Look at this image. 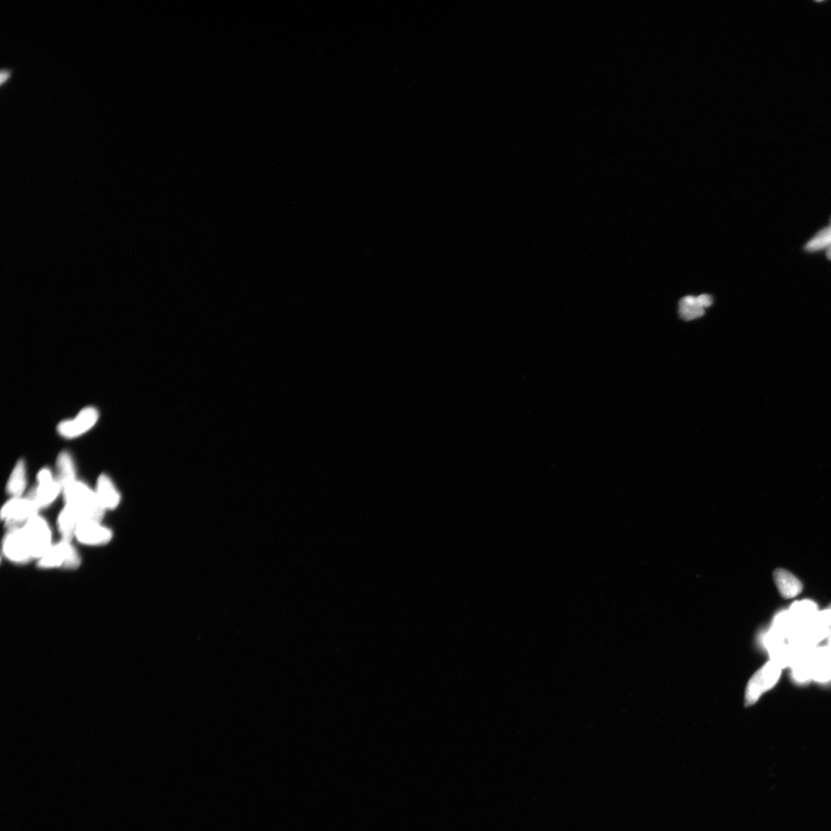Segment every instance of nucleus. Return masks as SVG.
Returning a JSON list of instances; mask_svg holds the SVG:
<instances>
[{"instance_id": "1", "label": "nucleus", "mask_w": 831, "mask_h": 831, "mask_svg": "<svg viewBox=\"0 0 831 831\" xmlns=\"http://www.w3.org/2000/svg\"><path fill=\"white\" fill-rule=\"evenodd\" d=\"M66 505L73 508L81 520L100 522L104 516V509L100 504L96 492L88 485L76 481L62 490Z\"/></svg>"}, {"instance_id": "2", "label": "nucleus", "mask_w": 831, "mask_h": 831, "mask_svg": "<svg viewBox=\"0 0 831 831\" xmlns=\"http://www.w3.org/2000/svg\"><path fill=\"white\" fill-rule=\"evenodd\" d=\"M782 669L771 661L765 664L760 670H758L750 678L748 684L746 693H745L746 705L748 706L755 705L764 693L775 687L782 676Z\"/></svg>"}, {"instance_id": "3", "label": "nucleus", "mask_w": 831, "mask_h": 831, "mask_svg": "<svg viewBox=\"0 0 831 831\" xmlns=\"http://www.w3.org/2000/svg\"><path fill=\"white\" fill-rule=\"evenodd\" d=\"M40 507L35 500L28 494L24 498H13L3 507L1 517L5 520L6 527L11 531L23 528L35 516L38 515Z\"/></svg>"}, {"instance_id": "4", "label": "nucleus", "mask_w": 831, "mask_h": 831, "mask_svg": "<svg viewBox=\"0 0 831 831\" xmlns=\"http://www.w3.org/2000/svg\"><path fill=\"white\" fill-rule=\"evenodd\" d=\"M23 532L33 559L42 558L52 547L51 531L47 522L40 516H35L28 520L23 527Z\"/></svg>"}, {"instance_id": "5", "label": "nucleus", "mask_w": 831, "mask_h": 831, "mask_svg": "<svg viewBox=\"0 0 831 831\" xmlns=\"http://www.w3.org/2000/svg\"><path fill=\"white\" fill-rule=\"evenodd\" d=\"M81 557L70 542L64 541L56 544L40 559L38 566L41 568L50 569L63 568L76 569L81 565Z\"/></svg>"}, {"instance_id": "6", "label": "nucleus", "mask_w": 831, "mask_h": 831, "mask_svg": "<svg viewBox=\"0 0 831 831\" xmlns=\"http://www.w3.org/2000/svg\"><path fill=\"white\" fill-rule=\"evenodd\" d=\"M99 420V412L95 407H85L76 418L63 420L57 427V431L67 439H74L88 432L94 427Z\"/></svg>"}, {"instance_id": "7", "label": "nucleus", "mask_w": 831, "mask_h": 831, "mask_svg": "<svg viewBox=\"0 0 831 831\" xmlns=\"http://www.w3.org/2000/svg\"><path fill=\"white\" fill-rule=\"evenodd\" d=\"M38 479V486L28 494L41 509L51 504L62 489L58 481L54 478L51 470L47 468L39 472Z\"/></svg>"}, {"instance_id": "8", "label": "nucleus", "mask_w": 831, "mask_h": 831, "mask_svg": "<svg viewBox=\"0 0 831 831\" xmlns=\"http://www.w3.org/2000/svg\"><path fill=\"white\" fill-rule=\"evenodd\" d=\"M75 536L79 541L90 546L105 545L113 537L112 532L92 520H81L79 522Z\"/></svg>"}, {"instance_id": "9", "label": "nucleus", "mask_w": 831, "mask_h": 831, "mask_svg": "<svg viewBox=\"0 0 831 831\" xmlns=\"http://www.w3.org/2000/svg\"><path fill=\"white\" fill-rule=\"evenodd\" d=\"M3 552L10 561L25 563L33 559L23 528L11 529L3 541Z\"/></svg>"}, {"instance_id": "10", "label": "nucleus", "mask_w": 831, "mask_h": 831, "mask_svg": "<svg viewBox=\"0 0 831 831\" xmlns=\"http://www.w3.org/2000/svg\"><path fill=\"white\" fill-rule=\"evenodd\" d=\"M809 657L812 680L819 684L831 682V658L826 647H816Z\"/></svg>"}, {"instance_id": "11", "label": "nucleus", "mask_w": 831, "mask_h": 831, "mask_svg": "<svg viewBox=\"0 0 831 831\" xmlns=\"http://www.w3.org/2000/svg\"><path fill=\"white\" fill-rule=\"evenodd\" d=\"M96 494L104 510H114L120 504V494L110 478L106 475L99 477Z\"/></svg>"}, {"instance_id": "12", "label": "nucleus", "mask_w": 831, "mask_h": 831, "mask_svg": "<svg viewBox=\"0 0 831 831\" xmlns=\"http://www.w3.org/2000/svg\"><path fill=\"white\" fill-rule=\"evenodd\" d=\"M773 579L780 593L786 599L798 596L803 590V585L800 580L786 570H777L773 574Z\"/></svg>"}, {"instance_id": "13", "label": "nucleus", "mask_w": 831, "mask_h": 831, "mask_svg": "<svg viewBox=\"0 0 831 831\" xmlns=\"http://www.w3.org/2000/svg\"><path fill=\"white\" fill-rule=\"evenodd\" d=\"M788 611L800 627L815 621L820 611L813 600H803L794 602Z\"/></svg>"}, {"instance_id": "14", "label": "nucleus", "mask_w": 831, "mask_h": 831, "mask_svg": "<svg viewBox=\"0 0 831 831\" xmlns=\"http://www.w3.org/2000/svg\"><path fill=\"white\" fill-rule=\"evenodd\" d=\"M56 467L58 472L57 481L62 490L77 481L73 458L67 451H63L57 458Z\"/></svg>"}, {"instance_id": "15", "label": "nucleus", "mask_w": 831, "mask_h": 831, "mask_svg": "<svg viewBox=\"0 0 831 831\" xmlns=\"http://www.w3.org/2000/svg\"><path fill=\"white\" fill-rule=\"evenodd\" d=\"M81 520L80 516L73 508L68 505L64 507L58 518V527L63 541L70 542L73 539L79 522Z\"/></svg>"}, {"instance_id": "16", "label": "nucleus", "mask_w": 831, "mask_h": 831, "mask_svg": "<svg viewBox=\"0 0 831 831\" xmlns=\"http://www.w3.org/2000/svg\"><path fill=\"white\" fill-rule=\"evenodd\" d=\"M26 464L23 460H20L16 464L15 468H13L8 484H7V492L10 494L13 498H20L26 489Z\"/></svg>"}, {"instance_id": "17", "label": "nucleus", "mask_w": 831, "mask_h": 831, "mask_svg": "<svg viewBox=\"0 0 831 831\" xmlns=\"http://www.w3.org/2000/svg\"><path fill=\"white\" fill-rule=\"evenodd\" d=\"M812 651L808 654L797 655L791 666L792 677L798 684H807L812 680L811 657H809Z\"/></svg>"}, {"instance_id": "18", "label": "nucleus", "mask_w": 831, "mask_h": 831, "mask_svg": "<svg viewBox=\"0 0 831 831\" xmlns=\"http://www.w3.org/2000/svg\"><path fill=\"white\" fill-rule=\"evenodd\" d=\"M771 627L788 641L799 627L787 610L780 611L775 616Z\"/></svg>"}, {"instance_id": "19", "label": "nucleus", "mask_w": 831, "mask_h": 831, "mask_svg": "<svg viewBox=\"0 0 831 831\" xmlns=\"http://www.w3.org/2000/svg\"><path fill=\"white\" fill-rule=\"evenodd\" d=\"M831 245V227L823 229L814 238L809 240L805 249L808 252H818L828 248Z\"/></svg>"}, {"instance_id": "20", "label": "nucleus", "mask_w": 831, "mask_h": 831, "mask_svg": "<svg viewBox=\"0 0 831 831\" xmlns=\"http://www.w3.org/2000/svg\"><path fill=\"white\" fill-rule=\"evenodd\" d=\"M679 313L682 319L691 320L703 316L705 308L699 306H680Z\"/></svg>"}, {"instance_id": "21", "label": "nucleus", "mask_w": 831, "mask_h": 831, "mask_svg": "<svg viewBox=\"0 0 831 831\" xmlns=\"http://www.w3.org/2000/svg\"><path fill=\"white\" fill-rule=\"evenodd\" d=\"M816 620L831 628V605L825 610L820 611Z\"/></svg>"}, {"instance_id": "22", "label": "nucleus", "mask_w": 831, "mask_h": 831, "mask_svg": "<svg viewBox=\"0 0 831 831\" xmlns=\"http://www.w3.org/2000/svg\"><path fill=\"white\" fill-rule=\"evenodd\" d=\"M698 304L703 308L709 307L713 304V299L709 295H701L697 297Z\"/></svg>"}, {"instance_id": "23", "label": "nucleus", "mask_w": 831, "mask_h": 831, "mask_svg": "<svg viewBox=\"0 0 831 831\" xmlns=\"http://www.w3.org/2000/svg\"><path fill=\"white\" fill-rule=\"evenodd\" d=\"M11 71L8 69L1 70V83L3 84L10 77Z\"/></svg>"}, {"instance_id": "24", "label": "nucleus", "mask_w": 831, "mask_h": 831, "mask_svg": "<svg viewBox=\"0 0 831 831\" xmlns=\"http://www.w3.org/2000/svg\"><path fill=\"white\" fill-rule=\"evenodd\" d=\"M828 654L831 658V635L829 636L828 642L826 646Z\"/></svg>"}, {"instance_id": "25", "label": "nucleus", "mask_w": 831, "mask_h": 831, "mask_svg": "<svg viewBox=\"0 0 831 831\" xmlns=\"http://www.w3.org/2000/svg\"><path fill=\"white\" fill-rule=\"evenodd\" d=\"M827 256H828V259H829L830 261H831V245H830V247H829L827 249Z\"/></svg>"}]
</instances>
